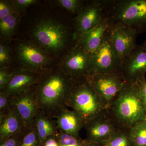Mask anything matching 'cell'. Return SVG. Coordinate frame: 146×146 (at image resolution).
Segmentation results:
<instances>
[{"instance_id": "83f0119b", "label": "cell", "mask_w": 146, "mask_h": 146, "mask_svg": "<svg viewBox=\"0 0 146 146\" xmlns=\"http://www.w3.org/2000/svg\"><path fill=\"white\" fill-rule=\"evenodd\" d=\"M13 71H10L7 68L0 69V91L5 88L13 76Z\"/></svg>"}, {"instance_id": "6da1fadb", "label": "cell", "mask_w": 146, "mask_h": 146, "mask_svg": "<svg viewBox=\"0 0 146 146\" xmlns=\"http://www.w3.org/2000/svg\"><path fill=\"white\" fill-rule=\"evenodd\" d=\"M73 85V80L62 70L44 73L36 85V98L40 110L56 119L68 108Z\"/></svg>"}, {"instance_id": "f546056e", "label": "cell", "mask_w": 146, "mask_h": 146, "mask_svg": "<svg viewBox=\"0 0 146 146\" xmlns=\"http://www.w3.org/2000/svg\"><path fill=\"white\" fill-rule=\"evenodd\" d=\"M24 133L11 136L0 141V146H19Z\"/></svg>"}, {"instance_id": "8fae6325", "label": "cell", "mask_w": 146, "mask_h": 146, "mask_svg": "<svg viewBox=\"0 0 146 146\" xmlns=\"http://www.w3.org/2000/svg\"><path fill=\"white\" fill-rule=\"evenodd\" d=\"M16 53L22 68L44 73L43 70L48 65L49 58L42 48L31 42H21L16 47Z\"/></svg>"}, {"instance_id": "cb8c5ba5", "label": "cell", "mask_w": 146, "mask_h": 146, "mask_svg": "<svg viewBox=\"0 0 146 146\" xmlns=\"http://www.w3.org/2000/svg\"><path fill=\"white\" fill-rule=\"evenodd\" d=\"M60 146H84V140L59 131L57 135Z\"/></svg>"}, {"instance_id": "52a82bcc", "label": "cell", "mask_w": 146, "mask_h": 146, "mask_svg": "<svg viewBox=\"0 0 146 146\" xmlns=\"http://www.w3.org/2000/svg\"><path fill=\"white\" fill-rule=\"evenodd\" d=\"M86 79L106 109L126 83L119 72L91 74Z\"/></svg>"}, {"instance_id": "3957f363", "label": "cell", "mask_w": 146, "mask_h": 146, "mask_svg": "<svg viewBox=\"0 0 146 146\" xmlns=\"http://www.w3.org/2000/svg\"><path fill=\"white\" fill-rule=\"evenodd\" d=\"M109 25L121 24L137 34L146 32V0H106Z\"/></svg>"}, {"instance_id": "2e32d148", "label": "cell", "mask_w": 146, "mask_h": 146, "mask_svg": "<svg viewBox=\"0 0 146 146\" xmlns=\"http://www.w3.org/2000/svg\"><path fill=\"white\" fill-rule=\"evenodd\" d=\"M26 130L23 121L12 106L10 105L6 112H0V141L24 133Z\"/></svg>"}, {"instance_id": "4fadbf2b", "label": "cell", "mask_w": 146, "mask_h": 146, "mask_svg": "<svg viewBox=\"0 0 146 146\" xmlns=\"http://www.w3.org/2000/svg\"><path fill=\"white\" fill-rule=\"evenodd\" d=\"M43 74L24 68L17 69L13 71V76L4 89L0 91L9 97L22 94L39 83Z\"/></svg>"}, {"instance_id": "e575fe53", "label": "cell", "mask_w": 146, "mask_h": 146, "mask_svg": "<svg viewBox=\"0 0 146 146\" xmlns=\"http://www.w3.org/2000/svg\"><path fill=\"white\" fill-rule=\"evenodd\" d=\"M142 46L144 48H145V49L146 50V39L145 41V42H144L143 44L142 45Z\"/></svg>"}, {"instance_id": "9c48e42d", "label": "cell", "mask_w": 146, "mask_h": 146, "mask_svg": "<svg viewBox=\"0 0 146 146\" xmlns=\"http://www.w3.org/2000/svg\"><path fill=\"white\" fill-rule=\"evenodd\" d=\"M91 65L92 54L76 44L65 56L62 70L72 80H76L90 75Z\"/></svg>"}, {"instance_id": "9a60e30c", "label": "cell", "mask_w": 146, "mask_h": 146, "mask_svg": "<svg viewBox=\"0 0 146 146\" xmlns=\"http://www.w3.org/2000/svg\"><path fill=\"white\" fill-rule=\"evenodd\" d=\"M86 140L101 143L108 140L118 128L106 115L94 118L85 124Z\"/></svg>"}, {"instance_id": "7402d4cb", "label": "cell", "mask_w": 146, "mask_h": 146, "mask_svg": "<svg viewBox=\"0 0 146 146\" xmlns=\"http://www.w3.org/2000/svg\"><path fill=\"white\" fill-rule=\"evenodd\" d=\"M129 135L133 146H146V120L131 128Z\"/></svg>"}, {"instance_id": "f1b7e54d", "label": "cell", "mask_w": 146, "mask_h": 146, "mask_svg": "<svg viewBox=\"0 0 146 146\" xmlns=\"http://www.w3.org/2000/svg\"><path fill=\"white\" fill-rule=\"evenodd\" d=\"M12 1L17 12L24 11L37 2L36 0H15Z\"/></svg>"}, {"instance_id": "d4e9b609", "label": "cell", "mask_w": 146, "mask_h": 146, "mask_svg": "<svg viewBox=\"0 0 146 146\" xmlns=\"http://www.w3.org/2000/svg\"><path fill=\"white\" fill-rule=\"evenodd\" d=\"M57 2L58 5L70 13H74L76 16L86 2L80 0H58Z\"/></svg>"}, {"instance_id": "e0dca14e", "label": "cell", "mask_w": 146, "mask_h": 146, "mask_svg": "<svg viewBox=\"0 0 146 146\" xmlns=\"http://www.w3.org/2000/svg\"><path fill=\"white\" fill-rule=\"evenodd\" d=\"M59 131L74 136L80 137L79 132L85 125L81 117L75 110L64 109L56 118Z\"/></svg>"}, {"instance_id": "8992f818", "label": "cell", "mask_w": 146, "mask_h": 146, "mask_svg": "<svg viewBox=\"0 0 146 146\" xmlns=\"http://www.w3.org/2000/svg\"><path fill=\"white\" fill-rule=\"evenodd\" d=\"M122 62L112 43L109 26L100 44L92 54L91 74L119 72Z\"/></svg>"}, {"instance_id": "277c9868", "label": "cell", "mask_w": 146, "mask_h": 146, "mask_svg": "<svg viewBox=\"0 0 146 146\" xmlns=\"http://www.w3.org/2000/svg\"><path fill=\"white\" fill-rule=\"evenodd\" d=\"M68 106L78 113L85 125L94 118L105 115L106 110L86 78L73 80Z\"/></svg>"}, {"instance_id": "ffe728a7", "label": "cell", "mask_w": 146, "mask_h": 146, "mask_svg": "<svg viewBox=\"0 0 146 146\" xmlns=\"http://www.w3.org/2000/svg\"><path fill=\"white\" fill-rule=\"evenodd\" d=\"M19 21L17 12L12 13L0 19L1 37L11 38L15 34Z\"/></svg>"}, {"instance_id": "1f68e13d", "label": "cell", "mask_w": 146, "mask_h": 146, "mask_svg": "<svg viewBox=\"0 0 146 146\" xmlns=\"http://www.w3.org/2000/svg\"><path fill=\"white\" fill-rule=\"evenodd\" d=\"M141 89V98L143 101L146 115V78L145 76L143 77L139 82Z\"/></svg>"}, {"instance_id": "30bf717a", "label": "cell", "mask_w": 146, "mask_h": 146, "mask_svg": "<svg viewBox=\"0 0 146 146\" xmlns=\"http://www.w3.org/2000/svg\"><path fill=\"white\" fill-rule=\"evenodd\" d=\"M119 72L127 83L139 82L146 73V50L137 45L123 58Z\"/></svg>"}, {"instance_id": "d6986e66", "label": "cell", "mask_w": 146, "mask_h": 146, "mask_svg": "<svg viewBox=\"0 0 146 146\" xmlns=\"http://www.w3.org/2000/svg\"><path fill=\"white\" fill-rule=\"evenodd\" d=\"M33 125L36 128L41 145L47 137L56 136L59 132L56 121L40 110L35 116Z\"/></svg>"}, {"instance_id": "44dd1931", "label": "cell", "mask_w": 146, "mask_h": 146, "mask_svg": "<svg viewBox=\"0 0 146 146\" xmlns=\"http://www.w3.org/2000/svg\"><path fill=\"white\" fill-rule=\"evenodd\" d=\"M104 146H133L129 129H117L106 141L101 143Z\"/></svg>"}, {"instance_id": "7c38bea8", "label": "cell", "mask_w": 146, "mask_h": 146, "mask_svg": "<svg viewBox=\"0 0 146 146\" xmlns=\"http://www.w3.org/2000/svg\"><path fill=\"white\" fill-rule=\"evenodd\" d=\"M36 85L29 90L10 97V104L17 110L26 129L33 124L35 116L40 110L36 98Z\"/></svg>"}, {"instance_id": "d6a6232c", "label": "cell", "mask_w": 146, "mask_h": 146, "mask_svg": "<svg viewBox=\"0 0 146 146\" xmlns=\"http://www.w3.org/2000/svg\"><path fill=\"white\" fill-rule=\"evenodd\" d=\"M57 135L50 136L47 137L43 141L41 146H60L58 140Z\"/></svg>"}, {"instance_id": "5b68a950", "label": "cell", "mask_w": 146, "mask_h": 146, "mask_svg": "<svg viewBox=\"0 0 146 146\" xmlns=\"http://www.w3.org/2000/svg\"><path fill=\"white\" fill-rule=\"evenodd\" d=\"M32 34L39 45L51 53L58 52L65 48L70 35L67 27L50 19L39 22L33 30Z\"/></svg>"}, {"instance_id": "7a4b0ae2", "label": "cell", "mask_w": 146, "mask_h": 146, "mask_svg": "<svg viewBox=\"0 0 146 146\" xmlns=\"http://www.w3.org/2000/svg\"><path fill=\"white\" fill-rule=\"evenodd\" d=\"M105 115L118 129H129L146 120L139 82H126L106 108Z\"/></svg>"}, {"instance_id": "484cf974", "label": "cell", "mask_w": 146, "mask_h": 146, "mask_svg": "<svg viewBox=\"0 0 146 146\" xmlns=\"http://www.w3.org/2000/svg\"><path fill=\"white\" fill-rule=\"evenodd\" d=\"M12 59L11 51L8 45L1 41L0 43V67L7 68Z\"/></svg>"}, {"instance_id": "ba28073f", "label": "cell", "mask_w": 146, "mask_h": 146, "mask_svg": "<svg viewBox=\"0 0 146 146\" xmlns=\"http://www.w3.org/2000/svg\"><path fill=\"white\" fill-rule=\"evenodd\" d=\"M107 16L106 0L86 2L74 19V29L77 38L90 29L106 21Z\"/></svg>"}, {"instance_id": "ac0fdd59", "label": "cell", "mask_w": 146, "mask_h": 146, "mask_svg": "<svg viewBox=\"0 0 146 146\" xmlns=\"http://www.w3.org/2000/svg\"><path fill=\"white\" fill-rule=\"evenodd\" d=\"M109 27L107 21H103L80 36L77 44L92 54L100 44Z\"/></svg>"}, {"instance_id": "5bb4252c", "label": "cell", "mask_w": 146, "mask_h": 146, "mask_svg": "<svg viewBox=\"0 0 146 146\" xmlns=\"http://www.w3.org/2000/svg\"><path fill=\"white\" fill-rule=\"evenodd\" d=\"M109 26L112 43L123 60L137 46L136 39L138 34L135 31L121 24Z\"/></svg>"}, {"instance_id": "603a6c76", "label": "cell", "mask_w": 146, "mask_h": 146, "mask_svg": "<svg viewBox=\"0 0 146 146\" xmlns=\"http://www.w3.org/2000/svg\"><path fill=\"white\" fill-rule=\"evenodd\" d=\"M19 146H41L39 136L33 125L24 132Z\"/></svg>"}, {"instance_id": "4316f807", "label": "cell", "mask_w": 146, "mask_h": 146, "mask_svg": "<svg viewBox=\"0 0 146 146\" xmlns=\"http://www.w3.org/2000/svg\"><path fill=\"white\" fill-rule=\"evenodd\" d=\"M17 12L13 1H0V19L12 13Z\"/></svg>"}, {"instance_id": "4dcf8cb0", "label": "cell", "mask_w": 146, "mask_h": 146, "mask_svg": "<svg viewBox=\"0 0 146 146\" xmlns=\"http://www.w3.org/2000/svg\"><path fill=\"white\" fill-rule=\"evenodd\" d=\"M10 106V97L0 91V112H6Z\"/></svg>"}, {"instance_id": "836d02e7", "label": "cell", "mask_w": 146, "mask_h": 146, "mask_svg": "<svg viewBox=\"0 0 146 146\" xmlns=\"http://www.w3.org/2000/svg\"><path fill=\"white\" fill-rule=\"evenodd\" d=\"M84 146H104L101 143H94L85 139L84 140Z\"/></svg>"}]
</instances>
